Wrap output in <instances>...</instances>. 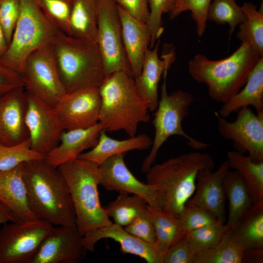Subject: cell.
<instances>
[{"label":"cell","mask_w":263,"mask_h":263,"mask_svg":"<svg viewBox=\"0 0 263 263\" xmlns=\"http://www.w3.org/2000/svg\"><path fill=\"white\" fill-rule=\"evenodd\" d=\"M110 238L118 243L120 251L140 257L148 263H161L154 244L147 243L127 231L124 227L113 223L111 225L93 230L83 237V244L87 250L93 252L99 240Z\"/></svg>","instance_id":"19"},{"label":"cell","mask_w":263,"mask_h":263,"mask_svg":"<svg viewBox=\"0 0 263 263\" xmlns=\"http://www.w3.org/2000/svg\"><path fill=\"white\" fill-rule=\"evenodd\" d=\"M152 140L146 133H142L124 140H117L107 135L102 130L96 144L88 151L81 153L82 158L99 165L108 158L132 150H145L151 147Z\"/></svg>","instance_id":"25"},{"label":"cell","mask_w":263,"mask_h":263,"mask_svg":"<svg viewBox=\"0 0 263 263\" xmlns=\"http://www.w3.org/2000/svg\"><path fill=\"white\" fill-rule=\"evenodd\" d=\"M242 7L246 14L245 20L240 23L237 38L247 43L260 56H263V5L257 10L253 3L244 2Z\"/></svg>","instance_id":"31"},{"label":"cell","mask_w":263,"mask_h":263,"mask_svg":"<svg viewBox=\"0 0 263 263\" xmlns=\"http://www.w3.org/2000/svg\"><path fill=\"white\" fill-rule=\"evenodd\" d=\"M51 47L66 93L100 85L105 75L96 42L61 32Z\"/></svg>","instance_id":"5"},{"label":"cell","mask_w":263,"mask_h":263,"mask_svg":"<svg viewBox=\"0 0 263 263\" xmlns=\"http://www.w3.org/2000/svg\"><path fill=\"white\" fill-rule=\"evenodd\" d=\"M83 236L76 225L53 226L31 263H77L86 256Z\"/></svg>","instance_id":"16"},{"label":"cell","mask_w":263,"mask_h":263,"mask_svg":"<svg viewBox=\"0 0 263 263\" xmlns=\"http://www.w3.org/2000/svg\"><path fill=\"white\" fill-rule=\"evenodd\" d=\"M44 158L45 156L31 149L29 138L12 146L0 143V171L13 169L29 161Z\"/></svg>","instance_id":"36"},{"label":"cell","mask_w":263,"mask_h":263,"mask_svg":"<svg viewBox=\"0 0 263 263\" xmlns=\"http://www.w3.org/2000/svg\"><path fill=\"white\" fill-rule=\"evenodd\" d=\"M102 130L98 122L86 128L63 131L58 145L46 155L45 160L57 168L76 159L84 150L92 149L96 144Z\"/></svg>","instance_id":"22"},{"label":"cell","mask_w":263,"mask_h":263,"mask_svg":"<svg viewBox=\"0 0 263 263\" xmlns=\"http://www.w3.org/2000/svg\"><path fill=\"white\" fill-rule=\"evenodd\" d=\"M230 169L227 159L214 171L200 169L197 175L196 189L186 205L204 208L211 213L219 221L225 223V202L223 182Z\"/></svg>","instance_id":"18"},{"label":"cell","mask_w":263,"mask_h":263,"mask_svg":"<svg viewBox=\"0 0 263 263\" xmlns=\"http://www.w3.org/2000/svg\"><path fill=\"white\" fill-rule=\"evenodd\" d=\"M151 214L156 234L155 246L162 263L163 257L168 249L185 236L179 226L177 217L161 209L148 205Z\"/></svg>","instance_id":"30"},{"label":"cell","mask_w":263,"mask_h":263,"mask_svg":"<svg viewBox=\"0 0 263 263\" xmlns=\"http://www.w3.org/2000/svg\"><path fill=\"white\" fill-rule=\"evenodd\" d=\"M214 166L209 154L189 152L152 165L147 172L146 183L157 191L162 210L177 218L195 192L198 171L213 170Z\"/></svg>","instance_id":"3"},{"label":"cell","mask_w":263,"mask_h":263,"mask_svg":"<svg viewBox=\"0 0 263 263\" xmlns=\"http://www.w3.org/2000/svg\"><path fill=\"white\" fill-rule=\"evenodd\" d=\"M22 222L14 213L0 202V225L6 222Z\"/></svg>","instance_id":"47"},{"label":"cell","mask_w":263,"mask_h":263,"mask_svg":"<svg viewBox=\"0 0 263 263\" xmlns=\"http://www.w3.org/2000/svg\"><path fill=\"white\" fill-rule=\"evenodd\" d=\"M138 20L147 23L149 16L148 0H113Z\"/></svg>","instance_id":"44"},{"label":"cell","mask_w":263,"mask_h":263,"mask_svg":"<svg viewBox=\"0 0 263 263\" xmlns=\"http://www.w3.org/2000/svg\"><path fill=\"white\" fill-rule=\"evenodd\" d=\"M23 86L20 75L4 65L0 60V95Z\"/></svg>","instance_id":"45"},{"label":"cell","mask_w":263,"mask_h":263,"mask_svg":"<svg viewBox=\"0 0 263 263\" xmlns=\"http://www.w3.org/2000/svg\"><path fill=\"white\" fill-rule=\"evenodd\" d=\"M211 0H177L174 9L170 14V19L177 17L182 12L190 11L191 17L196 23L199 36H202L205 31L207 12Z\"/></svg>","instance_id":"38"},{"label":"cell","mask_w":263,"mask_h":263,"mask_svg":"<svg viewBox=\"0 0 263 263\" xmlns=\"http://www.w3.org/2000/svg\"><path fill=\"white\" fill-rule=\"evenodd\" d=\"M207 18L218 24L227 23L231 36L236 27L245 20L246 14L235 0H213L208 8Z\"/></svg>","instance_id":"34"},{"label":"cell","mask_w":263,"mask_h":263,"mask_svg":"<svg viewBox=\"0 0 263 263\" xmlns=\"http://www.w3.org/2000/svg\"><path fill=\"white\" fill-rule=\"evenodd\" d=\"M57 168L69 188L75 213V225L84 236L113 222L102 207L99 197V165L82 158L63 163Z\"/></svg>","instance_id":"6"},{"label":"cell","mask_w":263,"mask_h":263,"mask_svg":"<svg viewBox=\"0 0 263 263\" xmlns=\"http://www.w3.org/2000/svg\"><path fill=\"white\" fill-rule=\"evenodd\" d=\"M23 169L29 205L37 218L53 226L75 225L69 188L58 169L44 158L24 163Z\"/></svg>","instance_id":"1"},{"label":"cell","mask_w":263,"mask_h":263,"mask_svg":"<svg viewBox=\"0 0 263 263\" xmlns=\"http://www.w3.org/2000/svg\"><path fill=\"white\" fill-rule=\"evenodd\" d=\"M228 229L233 239L244 250L263 249V201L254 203Z\"/></svg>","instance_id":"26"},{"label":"cell","mask_w":263,"mask_h":263,"mask_svg":"<svg viewBox=\"0 0 263 263\" xmlns=\"http://www.w3.org/2000/svg\"><path fill=\"white\" fill-rule=\"evenodd\" d=\"M177 0H148L149 16L147 22L151 33L150 47L163 32L162 17L163 14H170L175 8Z\"/></svg>","instance_id":"40"},{"label":"cell","mask_w":263,"mask_h":263,"mask_svg":"<svg viewBox=\"0 0 263 263\" xmlns=\"http://www.w3.org/2000/svg\"><path fill=\"white\" fill-rule=\"evenodd\" d=\"M26 94L25 122L30 147L45 157L57 146L64 130L55 107L27 92Z\"/></svg>","instance_id":"13"},{"label":"cell","mask_w":263,"mask_h":263,"mask_svg":"<svg viewBox=\"0 0 263 263\" xmlns=\"http://www.w3.org/2000/svg\"><path fill=\"white\" fill-rule=\"evenodd\" d=\"M19 75L25 91L55 107L66 94L51 44L32 52L25 59Z\"/></svg>","instance_id":"9"},{"label":"cell","mask_w":263,"mask_h":263,"mask_svg":"<svg viewBox=\"0 0 263 263\" xmlns=\"http://www.w3.org/2000/svg\"><path fill=\"white\" fill-rule=\"evenodd\" d=\"M27 94L20 86L0 95V143L7 146L29 138L25 122Z\"/></svg>","instance_id":"17"},{"label":"cell","mask_w":263,"mask_h":263,"mask_svg":"<svg viewBox=\"0 0 263 263\" xmlns=\"http://www.w3.org/2000/svg\"><path fill=\"white\" fill-rule=\"evenodd\" d=\"M223 185L225 197L228 202V215L225 224L229 228L253 203L245 184L237 171L229 169L224 178Z\"/></svg>","instance_id":"28"},{"label":"cell","mask_w":263,"mask_h":263,"mask_svg":"<svg viewBox=\"0 0 263 263\" xmlns=\"http://www.w3.org/2000/svg\"><path fill=\"white\" fill-rule=\"evenodd\" d=\"M263 261V249L244 250L242 263H262Z\"/></svg>","instance_id":"46"},{"label":"cell","mask_w":263,"mask_h":263,"mask_svg":"<svg viewBox=\"0 0 263 263\" xmlns=\"http://www.w3.org/2000/svg\"><path fill=\"white\" fill-rule=\"evenodd\" d=\"M177 219L184 236L193 230L219 221L208 210L190 205H186Z\"/></svg>","instance_id":"39"},{"label":"cell","mask_w":263,"mask_h":263,"mask_svg":"<svg viewBox=\"0 0 263 263\" xmlns=\"http://www.w3.org/2000/svg\"><path fill=\"white\" fill-rule=\"evenodd\" d=\"M23 164L0 171V202L21 221H28L38 218L29 205Z\"/></svg>","instance_id":"23"},{"label":"cell","mask_w":263,"mask_h":263,"mask_svg":"<svg viewBox=\"0 0 263 263\" xmlns=\"http://www.w3.org/2000/svg\"><path fill=\"white\" fill-rule=\"evenodd\" d=\"M230 169L242 178L253 203L263 201V161L256 162L248 155L229 151L227 159Z\"/></svg>","instance_id":"29"},{"label":"cell","mask_w":263,"mask_h":263,"mask_svg":"<svg viewBox=\"0 0 263 263\" xmlns=\"http://www.w3.org/2000/svg\"><path fill=\"white\" fill-rule=\"evenodd\" d=\"M146 201L141 197L119 193L116 199L104 208L114 223L126 227L132 222L147 207Z\"/></svg>","instance_id":"33"},{"label":"cell","mask_w":263,"mask_h":263,"mask_svg":"<svg viewBox=\"0 0 263 263\" xmlns=\"http://www.w3.org/2000/svg\"><path fill=\"white\" fill-rule=\"evenodd\" d=\"M261 57L242 42L230 56L221 60L196 55L188 61V72L193 79L207 86L211 99L223 104L244 86Z\"/></svg>","instance_id":"4"},{"label":"cell","mask_w":263,"mask_h":263,"mask_svg":"<svg viewBox=\"0 0 263 263\" xmlns=\"http://www.w3.org/2000/svg\"><path fill=\"white\" fill-rule=\"evenodd\" d=\"M227 229L225 223L218 221L193 230L185 237L191 251L194 255L213 247L220 240Z\"/></svg>","instance_id":"35"},{"label":"cell","mask_w":263,"mask_h":263,"mask_svg":"<svg viewBox=\"0 0 263 263\" xmlns=\"http://www.w3.org/2000/svg\"><path fill=\"white\" fill-rule=\"evenodd\" d=\"M100 97L99 123L106 132L123 130L136 135L139 124L150 121V106L138 91L134 78L120 71L106 76L98 87Z\"/></svg>","instance_id":"2"},{"label":"cell","mask_w":263,"mask_h":263,"mask_svg":"<svg viewBox=\"0 0 263 263\" xmlns=\"http://www.w3.org/2000/svg\"><path fill=\"white\" fill-rule=\"evenodd\" d=\"M61 31L33 0H20L19 15L1 63L19 74L26 57L33 51L51 44Z\"/></svg>","instance_id":"8"},{"label":"cell","mask_w":263,"mask_h":263,"mask_svg":"<svg viewBox=\"0 0 263 263\" xmlns=\"http://www.w3.org/2000/svg\"><path fill=\"white\" fill-rule=\"evenodd\" d=\"M142 241L154 244L156 234L151 214L147 207L130 225L124 227Z\"/></svg>","instance_id":"41"},{"label":"cell","mask_w":263,"mask_h":263,"mask_svg":"<svg viewBox=\"0 0 263 263\" xmlns=\"http://www.w3.org/2000/svg\"><path fill=\"white\" fill-rule=\"evenodd\" d=\"M220 135L232 141L236 151L247 152L254 161H263V112L255 113L248 107L237 112L234 121L228 122L214 113Z\"/></svg>","instance_id":"12"},{"label":"cell","mask_w":263,"mask_h":263,"mask_svg":"<svg viewBox=\"0 0 263 263\" xmlns=\"http://www.w3.org/2000/svg\"><path fill=\"white\" fill-rule=\"evenodd\" d=\"M19 12L20 0H0V23L8 45Z\"/></svg>","instance_id":"42"},{"label":"cell","mask_w":263,"mask_h":263,"mask_svg":"<svg viewBox=\"0 0 263 263\" xmlns=\"http://www.w3.org/2000/svg\"><path fill=\"white\" fill-rule=\"evenodd\" d=\"M53 226L38 219L4 225L0 230V263H31Z\"/></svg>","instance_id":"11"},{"label":"cell","mask_w":263,"mask_h":263,"mask_svg":"<svg viewBox=\"0 0 263 263\" xmlns=\"http://www.w3.org/2000/svg\"><path fill=\"white\" fill-rule=\"evenodd\" d=\"M124 155L111 156L99 165V185L108 191L138 195L149 207L162 209V201L157 191L135 177L126 165Z\"/></svg>","instance_id":"14"},{"label":"cell","mask_w":263,"mask_h":263,"mask_svg":"<svg viewBox=\"0 0 263 263\" xmlns=\"http://www.w3.org/2000/svg\"><path fill=\"white\" fill-rule=\"evenodd\" d=\"M244 251L227 229L213 247L195 254L193 263H242Z\"/></svg>","instance_id":"32"},{"label":"cell","mask_w":263,"mask_h":263,"mask_svg":"<svg viewBox=\"0 0 263 263\" xmlns=\"http://www.w3.org/2000/svg\"><path fill=\"white\" fill-rule=\"evenodd\" d=\"M168 71H165L163 75L164 82L161 86L160 98L152 121L154 136L151 150L142 163V170L144 172L150 169L156 160L159 149L171 136L178 135L185 138L188 145L194 150L205 149L210 146L193 138L183 130L182 122L188 115L194 97L190 93L181 90L168 94L166 84Z\"/></svg>","instance_id":"7"},{"label":"cell","mask_w":263,"mask_h":263,"mask_svg":"<svg viewBox=\"0 0 263 263\" xmlns=\"http://www.w3.org/2000/svg\"><path fill=\"white\" fill-rule=\"evenodd\" d=\"M45 16L61 31L67 34L72 0H33Z\"/></svg>","instance_id":"37"},{"label":"cell","mask_w":263,"mask_h":263,"mask_svg":"<svg viewBox=\"0 0 263 263\" xmlns=\"http://www.w3.org/2000/svg\"><path fill=\"white\" fill-rule=\"evenodd\" d=\"M97 24L96 0H72L67 34L96 42Z\"/></svg>","instance_id":"27"},{"label":"cell","mask_w":263,"mask_h":263,"mask_svg":"<svg viewBox=\"0 0 263 263\" xmlns=\"http://www.w3.org/2000/svg\"><path fill=\"white\" fill-rule=\"evenodd\" d=\"M8 47L3 31L0 23V59L5 54Z\"/></svg>","instance_id":"48"},{"label":"cell","mask_w":263,"mask_h":263,"mask_svg":"<svg viewBox=\"0 0 263 263\" xmlns=\"http://www.w3.org/2000/svg\"><path fill=\"white\" fill-rule=\"evenodd\" d=\"M117 7L124 50L132 75L135 78L141 72L145 54L150 46L151 33L147 23Z\"/></svg>","instance_id":"20"},{"label":"cell","mask_w":263,"mask_h":263,"mask_svg":"<svg viewBox=\"0 0 263 263\" xmlns=\"http://www.w3.org/2000/svg\"><path fill=\"white\" fill-rule=\"evenodd\" d=\"M55 109L64 131L86 128L98 123L100 97L98 87L66 93Z\"/></svg>","instance_id":"15"},{"label":"cell","mask_w":263,"mask_h":263,"mask_svg":"<svg viewBox=\"0 0 263 263\" xmlns=\"http://www.w3.org/2000/svg\"><path fill=\"white\" fill-rule=\"evenodd\" d=\"M159 40L153 49H149L145 54L140 74L134 78L136 88L147 101L150 111L156 109L158 101V88L162 75L168 71L174 60L173 50L163 54L160 58L158 54Z\"/></svg>","instance_id":"21"},{"label":"cell","mask_w":263,"mask_h":263,"mask_svg":"<svg viewBox=\"0 0 263 263\" xmlns=\"http://www.w3.org/2000/svg\"><path fill=\"white\" fill-rule=\"evenodd\" d=\"M193 257L184 236L168 249L162 263H193Z\"/></svg>","instance_id":"43"},{"label":"cell","mask_w":263,"mask_h":263,"mask_svg":"<svg viewBox=\"0 0 263 263\" xmlns=\"http://www.w3.org/2000/svg\"><path fill=\"white\" fill-rule=\"evenodd\" d=\"M244 87L222 104L217 112L220 116L226 118L241 108L250 106L257 113L263 112V57L253 69Z\"/></svg>","instance_id":"24"},{"label":"cell","mask_w":263,"mask_h":263,"mask_svg":"<svg viewBox=\"0 0 263 263\" xmlns=\"http://www.w3.org/2000/svg\"><path fill=\"white\" fill-rule=\"evenodd\" d=\"M96 1V43L102 59L105 77L120 71L132 75L124 50L117 5L113 0Z\"/></svg>","instance_id":"10"}]
</instances>
